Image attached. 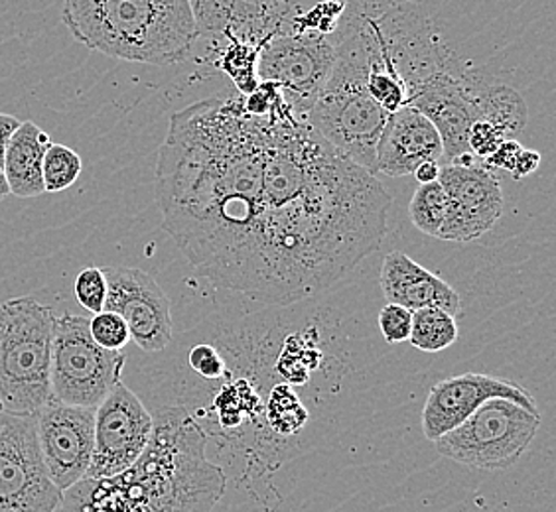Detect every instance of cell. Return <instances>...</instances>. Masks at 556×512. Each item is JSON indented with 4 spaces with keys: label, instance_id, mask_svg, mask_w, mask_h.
I'll use <instances>...</instances> for the list:
<instances>
[{
    "label": "cell",
    "instance_id": "6da1fadb",
    "mask_svg": "<svg viewBox=\"0 0 556 512\" xmlns=\"http://www.w3.org/2000/svg\"><path fill=\"white\" fill-rule=\"evenodd\" d=\"M257 272L249 298L292 306L330 289L374 255L391 197L280 93L268 111Z\"/></svg>",
    "mask_w": 556,
    "mask_h": 512
},
{
    "label": "cell",
    "instance_id": "7a4b0ae2",
    "mask_svg": "<svg viewBox=\"0 0 556 512\" xmlns=\"http://www.w3.org/2000/svg\"><path fill=\"white\" fill-rule=\"evenodd\" d=\"M267 118L243 99L174 113L156 161L162 223L195 270L249 298L258 263Z\"/></svg>",
    "mask_w": 556,
    "mask_h": 512
},
{
    "label": "cell",
    "instance_id": "3957f363",
    "mask_svg": "<svg viewBox=\"0 0 556 512\" xmlns=\"http://www.w3.org/2000/svg\"><path fill=\"white\" fill-rule=\"evenodd\" d=\"M207 434L184 406L152 412L147 449L129 470L84 479L62 495L60 512H212L225 471L207 458Z\"/></svg>",
    "mask_w": 556,
    "mask_h": 512
},
{
    "label": "cell",
    "instance_id": "277c9868",
    "mask_svg": "<svg viewBox=\"0 0 556 512\" xmlns=\"http://www.w3.org/2000/svg\"><path fill=\"white\" fill-rule=\"evenodd\" d=\"M62 21L91 52L135 64H180L202 36L188 0H64Z\"/></svg>",
    "mask_w": 556,
    "mask_h": 512
},
{
    "label": "cell",
    "instance_id": "5b68a950",
    "mask_svg": "<svg viewBox=\"0 0 556 512\" xmlns=\"http://www.w3.org/2000/svg\"><path fill=\"white\" fill-rule=\"evenodd\" d=\"M332 36V72L304 120L343 156L375 174L377 142L391 115L367 91L369 46L364 11L343 12Z\"/></svg>",
    "mask_w": 556,
    "mask_h": 512
},
{
    "label": "cell",
    "instance_id": "8992f818",
    "mask_svg": "<svg viewBox=\"0 0 556 512\" xmlns=\"http://www.w3.org/2000/svg\"><path fill=\"white\" fill-rule=\"evenodd\" d=\"M55 316L30 296L0 304V410L36 417L52 400Z\"/></svg>",
    "mask_w": 556,
    "mask_h": 512
},
{
    "label": "cell",
    "instance_id": "52a82bcc",
    "mask_svg": "<svg viewBox=\"0 0 556 512\" xmlns=\"http://www.w3.org/2000/svg\"><path fill=\"white\" fill-rule=\"evenodd\" d=\"M541 422V414L493 398L432 444L440 456L470 470H509L535 439Z\"/></svg>",
    "mask_w": 556,
    "mask_h": 512
},
{
    "label": "cell",
    "instance_id": "ba28073f",
    "mask_svg": "<svg viewBox=\"0 0 556 512\" xmlns=\"http://www.w3.org/2000/svg\"><path fill=\"white\" fill-rule=\"evenodd\" d=\"M125 355L99 347L89 333V318L64 313L54 321L50 384L52 398L65 405L97 408L121 383Z\"/></svg>",
    "mask_w": 556,
    "mask_h": 512
},
{
    "label": "cell",
    "instance_id": "9c48e42d",
    "mask_svg": "<svg viewBox=\"0 0 556 512\" xmlns=\"http://www.w3.org/2000/svg\"><path fill=\"white\" fill-rule=\"evenodd\" d=\"M62 495L43 468L36 417L0 410V512H58Z\"/></svg>",
    "mask_w": 556,
    "mask_h": 512
},
{
    "label": "cell",
    "instance_id": "30bf717a",
    "mask_svg": "<svg viewBox=\"0 0 556 512\" xmlns=\"http://www.w3.org/2000/svg\"><path fill=\"white\" fill-rule=\"evenodd\" d=\"M333 40L318 33L270 34L258 54V81L275 84L300 118L332 72Z\"/></svg>",
    "mask_w": 556,
    "mask_h": 512
},
{
    "label": "cell",
    "instance_id": "8fae6325",
    "mask_svg": "<svg viewBox=\"0 0 556 512\" xmlns=\"http://www.w3.org/2000/svg\"><path fill=\"white\" fill-rule=\"evenodd\" d=\"M150 434L152 412L127 384H115L96 408L93 456L86 479H105L129 470L149 446Z\"/></svg>",
    "mask_w": 556,
    "mask_h": 512
},
{
    "label": "cell",
    "instance_id": "7c38bea8",
    "mask_svg": "<svg viewBox=\"0 0 556 512\" xmlns=\"http://www.w3.org/2000/svg\"><path fill=\"white\" fill-rule=\"evenodd\" d=\"M96 408L65 405L52 398L36 414L43 468L60 491L86 479L93 456Z\"/></svg>",
    "mask_w": 556,
    "mask_h": 512
},
{
    "label": "cell",
    "instance_id": "4fadbf2b",
    "mask_svg": "<svg viewBox=\"0 0 556 512\" xmlns=\"http://www.w3.org/2000/svg\"><path fill=\"white\" fill-rule=\"evenodd\" d=\"M108 278L105 310L118 313L130 331V342L144 353L164 351L172 342V306L161 284L149 272L132 267L103 268Z\"/></svg>",
    "mask_w": 556,
    "mask_h": 512
},
{
    "label": "cell",
    "instance_id": "5bb4252c",
    "mask_svg": "<svg viewBox=\"0 0 556 512\" xmlns=\"http://www.w3.org/2000/svg\"><path fill=\"white\" fill-rule=\"evenodd\" d=\"M439 183L448 197L446 219L439 236L450 243H470L485 235L503 214L502 183L485 166L446 164Z\"/></svg>",
    "mask_w": 556,
    "mask_h": 512
},
{
    "label": "cell",
    "instance_id": "9a60e30c",
    "mask_svg": "<svg viewBox=\"0 0 556 512\" xmlns=\"http://www.w3.org/2000/svg\"><path fill=\"white\" fill-rule=\"evenodd\" d=\"M493 398L511 400L533 414H541L531 393L514 381L482 373L456 374L434 384L428 393L422 410L425 438L430 441L442 438Z\"/></svg>",
    "mask_w": 556,
    "mask_h": 512
},
{
    "label": "cell",
    "instance_id": "2e32d148",
    "mask_svg": "<svg viewBox=\"0 0 556 512\" xmlns=\"http://www.w3.org/2000/svg\"><path fill=\"white\" fill-rule=\"evenodd\" d=\"M444 146L439 130L415 107L391 115L377 142L375 174L401 178L415 174L422 162H440Z\"/></svg>",
    "mask_w": 556,
    "mask_h": 512
},
{
    "label": "cell",
    "instance_id": "e0dca14e",
    "mask_svg": "<svg viewBox=\"0 0 556 512\" xmlns=\"http://www.w3.org/2000/svg\"><path fill=\"white\" fill-rule=\"evenodd\" d=\"M381 289L389 304L410 311L439 308L456 318L462 310L460 294L446 280L420 267L403 251H393L386 256L381 268Z\"/></svg>",
    "mask_w": 556,
    "mask_h": 512
},
{
    "label": "cell",
    "instance_id": "ac0fdd59",
    "mask_svg": "<svg viewBox=\"0 0 556 512\" xmlns=\"http://www.w3.org/2000/svg\"><path fill=\"white\" fill-rule=\"evenodd\" d=\"M50 144V135L33 120H24L14 130L2 158V171L7 176L11 195L28 200L46 193L42 162Z\"/></svg>",
    "mask_w": 556,
    "mask_h": 512
},
{
    "label": "cell",
    "instance_id": "d6986e66",
    "mask_svg": "<svg viewBox=\"0 0 556 512\" xmlns=\"http://www.w3.org/2000/svg\"><path fill=\"white\" fill-rule=\"evenodd\" d=\"M473 123L483 120L502 137L517 140L527 125V103L514 87L485 77L471 103Z\"/></svg>",
    "mask_w": 556,
    "mask_h": 512
},
{
    "label": "cell",
    "instance_id": "ffe728a7",
    "mask_svg": "<svg viewBox=\"0 0 556 512\" xmlns=\"http://www.w3.org/2000/svg\"><path fill=\"white\" fill-rule=\"evenodd\" d=\"M460 337L456 318L439 308L413 311V325L408 342L418 351L440 353L452 347Z\"/></svg>",
    "mask_w": 556,
    "mask_h": 512
},
{
    "label": "cell",
    "instance_id": "44dd1931",
    "mask_svg": "<svg viewBox=\"0 0 556 512\" xmlns=\"http://www.w3.org/2000/svg\"><path fill=\"white\" fill-rule=\"evenodd\" d=\"M448 197L439 182L422 183L408 203L410 221L420 233L439 236L440 227L446 219Z\"/></svg>",
    "mask_w": 556,
    "mask_h": 512
},
{
    "label": "cell",
    "instance_id": "7402d4cb",
    "mask_svg": "<svg viewBox=\"0 0 556 512\" xmlns=\"http://www.w3.org/2000/svg\"><path fill=\"white\" fill-rule=\"evenodd\" d=\"M267 418L268 426L273 427L275 434L289 436V434H296L304 427L306 418H308V410H306V406L302 405L300 396L290 386L278 384L268 396Z\"/></svg>",
    "mask_w": 556,
    "mask_h": 512
},
{
    "label": "cell",
    "instance_id": "603a6c76",
    "mask_svg": "<svg viewBox=\"0 0 556 512\" xmlns=\"http://www.w3.org/2000/svg\"><path fill=\"white\" fill-rule=\"evenodd\" d=\"M231 43L227 46L224 52V69L229 75L239 91L243 95L253 93L258 86L257 64L258 54L263 46H255L251 40H243L237 36H229Z\"/></svg>",
    "mask_w": 556,
    "mask_h": 512
},
{
    "label": "cell",
    "instance_id": "cb8c5ba5",
    "mask_svg": "<svg viewBox=\"0 0 556 512\" xmlns=\"http://www.w3.org/2000/svg\"><path fill=\"white\" fill-rule=\"evenodd\" d=\"M81 156L64 144H50L42 162L43 190L48 193L64 192L81 176Z\"/></svg>",
    "mask_w": 556,
    "mask_h": 512
},
{
    "label": "cell",
    "instance_id": "d4e9b609",
    "mask_svg": "<svg viewBox=\"0 0 556 512\" xmlns=\"http://www.w3.org/2000/svg\"><path fill=\"white\" fill-rule=\"evenodd\" d=\"M89 333L93 342L108 351H121L130 342L129 328L115 311L103 310L89 318Z\"/></svg>",
    "mask_w": 556,
    "mask_h": 512
},
{
    "label": "cell",
    "instance_id": "484cf974",
    "mask_svg": "<svg viewBox=\"0 0 556 512\" xmlns=\"http://www.w3.org/2000/svg\"><path fill=\"white\" fill-rule=\"evenodd\" d=\"M75 299L81 308L91 311L93 316L105 310L108 302V278L103 274V268H86L81 270L74 282Z\"/></svg>",
    "mask_w": 556,
    "mask_h": 512
},
{
    "label": "cell",
    "instance_id": "4316f807",
    "mask_svg": "<svg viewBox=\"0 0 556 512\" xmlns=\"http://www.w3.org/2000/svg\"><path fill=\"white\" fill-rule=\"evenodd\" d=\"M379 331L383 340L391 345L408 342L410 337V325H413V311L396 306V304H387L386 308L379 311Z\"/></svg>",
    "mask_w": 556,
    "mask_h": 512
},
{
    "label": "cell",
    "instance_id": "83f0119b",
    "mask_svg": "<svg viewBox=\"0 0 556 512\" xmlns=\"http://www.w3.org/2000/svg\"><path fill=\"white\" fill-rule=\"evenodd\" d=\"M190 367L205 381H217L225 376V359L219 349L210 343H200L190 351Z\"/></svg>",
    "mask_w": 556,
    "mask_h": 512
},
{
    "label": "cell",
    "instance_id": "f1b7e54d",
    "mask_svg": "<svg viewBox=\"0 0 556 512\" xmlns=\"http://www.w3.org/2000/svg\"><path fill=\"white\" fill-rule=\"evenodd\" d=\"M521 149H523V146H521L517 140H503L502 144L493 150L492 156H488V158L483 161V166L490 168V170L495 168V170H507L511 174L515 161H517Z\"/></svg>",
    "mask_w": 556,
    "mask_h": 512
},
{
    "label": "cell",
    "instance_id": "f546056e",
    "mask_svg": "<svg viewBox=\"0 0 556 512\" xmlns=\"http://www.w3.org/2000/svg\"><path fill=\"white\" fill-rule=\"evenodd\" d=\"M539 166H541V154L535 152V150L521 149L519 156H517V161H515L511 176H514L515 180H523V178H527V176H531L533 171H536Z\"/></svg>",
    "mask_w": 556,
    "mask_h": 512
},
{
    "label": "cell",
    "instance_id": "4dcf8cb0",
    "mask_svg": "<svg viewBox=\"0 0 556 512\" xmlns=\"http://www.w3.org/2000/svg\"><path fill=\"white\" fill-rule=\"evenodd\" d=\"M18 125H21L18 118L7 115V113H0V166H2V158H4V150L9 146V140H11Z\"/></svg>",
    "mask_w": 556,
    "mask_h": 512
},
{
    "label": "cell",
    "instance_id": "1f68e13d",
    "mask_svg": "<svg viewBox=\"0 0 556 512\" xmlns=\"http://www.w3.org/2000/svg\"><path fill=\"white\" fill-rule=\"evenodd\" d=\"M439 176L440 162H422L417 170H415V178H417L420 185L422 183L439 182Z\"/></svg>",
    "mask_w": 556,
    "mask_h": 512
},
{
    "label": "cell",
    "instance_id": "d6a6232c",
    "mask_svg": "<svg viewBox=\"0 0 556 512\" xmlns=\"http://www.w3.org/2000/svg\"><path fill=\"white\" fill-rule=\"evenodd\" d=\"M11 195V190H9V183H7V176H4V171H2V166H0V202H4L7 197Z\"/></svg>",
    "mask_w": 556,
    "mask_h": 512
}]
</instances>
